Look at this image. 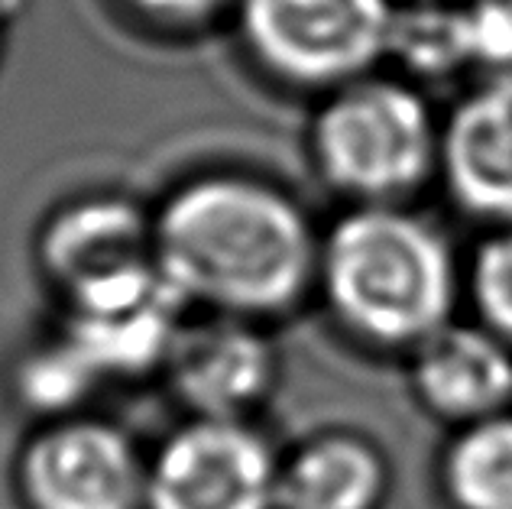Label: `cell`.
<instances>
[{
	"instance_id": "6da1fadb",
	"label": "cell",
	"mask_w": 512,
	"mask_h": 509,
	"mask_svg": "<svg viewBox=\"0 0 512 509\" xmlns=\"http://www.w3.org/2000/svg\"><path fill=\"white\" fill-rule=\"evenodd\" d=\"M156 218V260L188 308L263 321L318 286L321 237L292 195L237 172L179 185Z\"/></svg>"
},
{
	"instance_id": "7a4b0ae2",
	"label": "cell",
	"mask_w": 512,
	"mask_h": 509,
	"mask_svg": "<svg viewBox=\"0 0 512 509\" xmlns=\"http://www.w3.org/2000/svg\"><path fill=\"white\" fill-rule=\"evenodd\" d=\"M318 289L350 338L412 354L454 321L464 266L409 205H350L321 237Z\"/></svg>"
},
{
	"instance_id": "3957f363",
	"label": "cell",
	"mask_w": 512,
	"mask_h": 509,
	"mask_svg": "<svg viewBox=\"0 0 512 509\" xmlns=\"http://www.w3.org/2000/svg\"><path fill=\"white\" fill-rule=\"evenodd\" d=\"M312 156L350 205H409L438 176L441 124L406 82L367 75L321 104Z\"/></svg>"
},
{
	"instance_id": "277c9868",
	"label": "cell",
	"mask_w": 512,
	"mask_h": 509,
	"mask_svg": "<svg viewBox=\"0 0 512 509\" xmlns=\"http://www.w3.org/2000/svg\"><path fill=\"white\" fill-rule=\"evenodd\" d=\"M244 43L282 82L344 88L389 52V0H237Z\"/></svg>"
},
{
	"instance_id": "5b68a950",
	"label": "cell",
	"mask_w": 512,
	"mask_h": 509,
	"mask_svg": "<svg viewBox=\"0 0 512 509\" xmlns=\"http://www.w3.org/2000/svg\"><path fill=\"white\" fill-rule=\"evenodd\" d=\"M279 464L247 419H188L146 464V509H276Z\"/></svg>"
},
{
	"instance_id": "8992f818",
	"label": "cell",
	"mask_w": 512,
	"mask_h": 509,
	"mask_svg": "<svg viewBox=\"0 0 512 509\" xmlns=\"http://www.w3.org/2000/svg\"><path fill=\"white\" fill-rule=\"evenodd\" d=\"M146 464L124 428L75 412L26 441L17 484L30 509H146Z\"/></svg>"
},
{
	"instance_id": "52a82bcc",
	"label": "cell",
	"mask_w": 512,
	"mask_h": 509,
	"mask_svg": "<svg viewBox=\"0 0 512 509\" xmlns=\"http://www.w3.org/2000/svg\"><path fill=\"white\" fill-rule=\"evenodd\" d=\"M163 370L192 419H247L276 390L279 354L260 321L201 312L185 318Z\"/></svg>"
},
{
	"instance_id": "ba28073f",
	"label": "cell",
	"mask_w": 512,
	"mask_h": 509,
	"mask_svg": "<svg viewBox=\"0 0 512 509\" xmlns=\"http://www.w3.org/2000/svg\"><path fill=\"white\" fill-rule=\"evenodd\" d=\"M39 263L62 302L94 286L159 266L156 218L117 195L78 198L46 224Z\"/></svg>"
},
{
	"instance_id": "9c48e42d",
	"label": "cell",
	"mask_w": 512,
	"mask_h": 509,
	"mask_svg": "<svg viewBox=\"0 0 512 509\" xmlns=\"http://www.w3.org/2000/svg\"><path fill=\"white\" fill-rule=\"evenodd\" d=\"M438 179L464 214L512 227V72H496L441 124Z\"/></svg>"
},
{
	"instance_id": "30bf717a",
	"label": "cell",
	"mask_w": 512,
	"mask_h": 509,
	"mask_svg": "<svg viewBox=\"0 0 512 509\" xmlns=\"http://www.w3.org/2000/svg\"><path fill=\"white\" fill-rule=\"evenodd\" d=\"M419 406L451 428L512 409V344L480 321H451L409 354Z\"/></svg>"
},
{
	"instance_id": "8fae6325",
	"label": "cell",
	"mask_w": 512,
	"mask_h": 509,
	"mask_svg": "<svg viewBox=\"0 0 512 509\" xmlns=\"http://www.w3.org/2000/svg\"><path fill=\"white\" fill-rule=\"evenodd\" d=\"M389 484V461L370 438L321 432L282 458L276 509H383Z\"/></svg>"
},
{
	"instance_id": "7c38bea8",
	"label": "cell",
	"mask_w": 512,
	"mask_h": 509,
	"mask_svg": "<svg viewBox=\"0 0 512 509\" xmlns=\"http://www.w3.org/2000/svg\"><path fill=\"white\" fill-rule=\"evenodd\" d=\"M438 480L451 509H512V409L454 428Z\"/></svg>"
},
{
	"instance_id": "4fadbf2b",
	"label": "cell",
	"mask_w": 512,
	"mask_h": 509,
	"mask_svg": "<svg viewBox=\"0 0 512 509\" xmlns=\"http://www.w3.org/2000/svg\"><path fill=\"white\" fill-rule=\"evenodd\" d=\"M104 377L94 370L91 360L59 331L56 338L39 344L36 351L23 360L20 370V393L30 399L36 409L49 412L52 419L75 415L78 406L98 390Z\"/></svg>"
},
{
	"instance_id": "5bb4252c",
	"label": "cell",
	"mask_w": 512,
	"mask_h": 509,
	"mask_svg": "<svg viewBox=\"0 0 512 509\" xmlns=\"http://www.w3.org/2000/svg\"><path fill=\"white\" fill-rule=\"evenodd\" d=\"M389 52H396L419 75H451L454 69L470 62L464 13L425 10L412 13L406 20H396Z\"/></svg>"
},
{
	"instance_id": "9a60e30c",
	"label": "cell",
	"mask_w": 512,
	"mask_h": 509,
	"mask_svg": "<svg viewBox=\"0 0 512 509\" xmlns=\"http://www.w3.org/2000/svg\"><path fill=\"white\" fill-rule=\"evenodd\" d=\"M464 296L480 325L512 344V227H493L464 266Z\"/></svg>"
},
{
	"instance_id": "2e32d148",
	"label": "cell",
	"mask_w": 512,
	"mask_h": 509,
	"mask_svg": "<svg viewBox=\"0 0 512 509\" xmlns=\"http://www.w3.org/2000/svg\"><path fill=\"white\" fill-rule=\"evenodd\" d=\"M470 62L512 72V0H480L464 10Z\"/></svg>"
},
{
	"instance_id": "e0dca14e",
	"label": "cell",
	"mask_w": 512,
	"mask_h": 509,
	"mask_svg": "<svg viewBox=\"0 0 512 509\" xmlns=\"http://www.w3.org/2000/svg\"><path fill=\"white\" fill-rule=\"evenodd\" d=\"M127 4L143 13L146 20L166 26H198L234 4V0H127Z\"/></svg>"
}]
</instances>
